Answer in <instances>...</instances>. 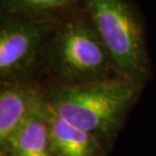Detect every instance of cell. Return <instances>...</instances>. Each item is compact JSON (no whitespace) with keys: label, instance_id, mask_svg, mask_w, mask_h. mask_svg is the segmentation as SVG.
<instances>
[{"label":"cell","instance_id":"obj_1","mask_svg":"<svg viewBox=\"0 0 156 156\" xmlns=\"http://www.w3.org/2000/svg\"><path fill=\"white\" fill-rule=\"evenodd\" d=\"M141 86L120 77L73 85L57 84L45 93L51 110L97 139L112 141Z\"/></svg>","mask_w":156,"mask_h":156},{"label":"cell","instance_id":"obj_2","mask_svg":"<svg viewBox=\"0 0 156 156\" xmlns=\"http://www.w3.org/2000/svg\"><path fill=\"white\" fill-rule=\"evenodd\" d=\"M45 51L49 69L58 84H81L118 77L86 10L58 19Z\"/></svg>","mask_w":156,"mask_h":156},{"label":"cell","instance_id":"obj_3","mask_svg":"<svg viewBox=\"0 0 156 156\" xmlns=\"http://www.w3.org/2000/svg\"><path fill=\"white\" fill-rule=\"evenodd\" d=\"M86 12L112 58L118 77L142 86L150 65L144 28L131 0H86Z\"/></svg>","mask_w":156,"mask_h":156},{"label":"cell","instance_id":"obj_4","mask_svg":"<svg viewBox=\"0 0 156 156\" xmlns=\"http://www.w3.org/2000/svg\"><path fill=\"white\" fill-rule=\"evenodd\" d=\"M58 17L2 14L0 20V79L24 82L45 52Z\"/></svg>","mask_w":156,"mask_h":156},{"label":"cell","instance_id":"obj_5","mask_svg":"<svg viewBox=\"0 0 156 156\" xmlns=\"http://www.w3.org/2000/svg\"><path fill=\"white\" fill-rule=\"evenodd\" d=\"M45 92L25 82L3 83L0 88V156L21 126L42 103Z\"/></svg>","mask_w":156,"mask_h":156},{"label":"cell","instance_id":"obj_6","mask_svg":"<svg viewBox=\"0 0 156 156\" xmlns=\"http://www.w3.org/2000/svg\"><path fill=\"white\" fill-rule=\"evenodd\" d=\"M47 119L56 156H105V146L94 136L61 119L47 104Z\"/></svg>","mask_w":156,"mask_h":156},{"label":"cell","instance_id":"obj_7","mask_svg":"<svg viewBox=\"0 0 156 156\" xmlns=\"http://www.w3.org/2000/svg\"><path fill=\"white\" fill-rule=\"evenodd\" d=\"M1 156H56L49 133L47 101L29 116Z\"/></svg>","mask_w":156,"mask_h":156},{"label":"cell","instance_id":"obj_8","mask_svg":"<svg viewBox=\"0 0 156 156\" xmlns=\"http://www.w3.org/2000/svg\"><path fill=\"white\" fill-rule=\"evenodd\" d=\"M79 0H1L2 14L58 17L71 10Z\"/></svg>","mask_w":156,"mask_h":156}]
</instances>
